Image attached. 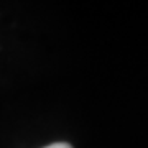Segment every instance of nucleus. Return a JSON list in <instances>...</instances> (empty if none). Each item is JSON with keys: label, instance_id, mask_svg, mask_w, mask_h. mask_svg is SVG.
Instances as JSON below:
<instances>
[{"label": "nucleus", "instance_id": "nucleus-1", "mask_svg": "<svg viewBox=\"0 0 148 148\" xmlns=\"http://www.w3.org/2000/svg\"><path fill=\"white\" fill-rule=\"evenodd\" d=\"M45 148H73V147L66 142H58V143H51V145H48Z\"/></svg>", "mask_w": 148, "mask_h": 148}]
</instances>
